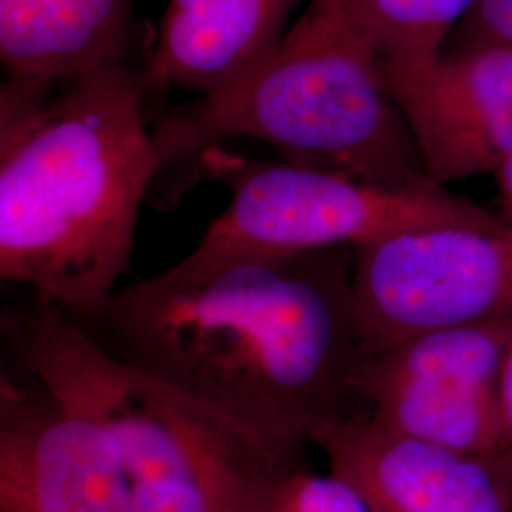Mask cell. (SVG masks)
<instances>
[{
  "label": "cell",
  "instance_id": "6da1fadb",
  "mask_svg": "<svg viewBox=\"0 0 512 512\" xmlns=\"http://www.w3.org/2000/svg\"><path fill=\"white\" fill-rule=\"evenodd\" d=\"M82 325L294 465L317 425L359 410L353 380L366 353L348 247L184 256Z\"/></svg>",
  "mask_w": 512,
  "mask_h": 512
},
{
  "label": "cell",
  "instance_id": "7a4b0ae2",
  "mask_svg": "<svg viewBox=\"0 0 512 512\" xmlns=\"http://www.w3.org/2000/svg\"><path fill=\"white\" fill-rule=\"evenodd\" d=\"M128 65L0 92V279L92 323L133 255L162 158Z\"/></svg>",
  "mask_w": 512,
  "mask_h": 512
},
{
  "label": "cell",
  "instance_id": "3957f363",
  "mask_svg": "<svg viewBox=\"0 0 512 512\" xmlns=\"http://www.w3.org/2000/svg\"><path fill=\"white\" fill-rule=\"evenodd\" d=\"M19 365L109 437L135 512H260L300 469L245 427L105 348L67 311L35 298L6 317Z\"/></svg>",
  "mask_w": 512,
  "mask_h": 512
},
{
  "label": "cell",
  "instance_id": "277c9868",
  "mask_svg": "<svg viewBox=\"0 0 512 512\" xmlns=\"http://www.w3.org/2000/svg\"><path fill=\"white\" fill-rule=\"evenodd\" d=\"M152 135L162 169L249 137L287 164L393 186L433 183L348 0H311L253 73L200 97Z\"/></svg>",
  "mask_w": 512,
  "mask_h": 512
},
{
  "label": "cell",
  "instance_id": "5b68a950",
  "mask_svg": "<svg viewBox=\"0 0 512 512\" xmlns=\"http://www.w3.org/2000/svg\"><path fill=\"white\" fill-rule=\"evenodd\" d=\"M198 164L232 190L224 213L186 256L198 262L241 253L357 249L414 228L503 220L435 183H374L287 162L241 160L219 147Z\"/></svg>",
  "mask_w": 512,
  "mask_h": 512
},
{
  "label": "cell",
  "instance_id": "8992f818",
  "mask_svg": "<svg viewBox=\"0 0 512 512\" xmlns=\"http://www.w3.org/2000/svg\"><path fill=\"white\" fill-rule=\"evenodd\" d=\"M365 357L433 330L512 313V228L437 224L353 249Z\"/></svg>",
  "mask_w": 512,
  "mask_h": 512
},
{
  "label": "cell",
  "instance_id": "52a82bcc",
  "mask_svg": "<svg viewBox=\"0 0 512 512\" xmlns=\"http://www.w3.org/2000/svg\"><path fill=\"white\" fill-rule=\"evenodd\" d=\"M29 380L0 382V512H135L105 431Z\"/></svg>",
  "mask_w": 512,
  "mask_h": 512
},
{
  "label": "cell",
  "instance_id": "ba28073f",
  "mask_svg": "<svg viewBox=\"0 0 512 512\" xmlns=\"http://www.w3.org/2000/svg\"><path fill=\"white\" fill-rule=\"evenodd\" d=\"M374 512H512V469L385 429L363 410L323 421L310 435Z\"/></svg>",
  "mask_w": 512,
  "mask_h": 512
},
{
  "label": "cell",
  "instance_id": "9c48e42d",
  "mask_svg": "<svg viewBox=\"0 0 512 512\" xmlns=\"http://www.w3.org/2000/svg\"><path fill=\"white\" fill-rule=\"evenodd\" d=\"M429 181L494 175L512 160V46H448L420 76L389 90Z\"/></svg>",
  "mask_w": 512,
  "mask_h": 512
},
{
  "label": "cell",
  "instance_id": "30bf717a",
  "mask_svg": "<svg viewBox=\"0 0 512 512\" xmlns=\"http://www.w3.org/2000/svg\"><path fill=\"white\" fill-rule=\"evenodd\" d=\"M300 0H169L145 86L207 97L253 73L279 48Z\"/></svg>",
  "mask_w": 512,
  "mask_h": 512
},
{
  "label": "cell",
  "instance_id": "8fae6325",
  "mask_svg": "<svg viewBox=\"0 0 512 512\" xmlns=\"http://www.w3.org/2000/svg\"><path fill=\"white\" fill-rule=\"evenodd\" d=\"M135 0H0L6 82L57 86L126 65Z\"/></svg>",
  "mask_w": 512,
  "mask_h": 512
},
{
  "label": "cell",
  "instance_id": "7c38bea8",
  "mask_svg": "<svg viewBox=\"0 0 512 512\" xmlns=\"http://www.w3.org/2000/svg\"><path fill=\"white\" fill-rule=\"evenodd\" d=\"M353 395L359 410L404 437L478 456L505 454L497 387L357 378Z\"/></svg>",
  "mask_w": 512,
  "mask_h": 512
},
{
  "label": "cell",
  "instance_id": "4fadbf2b",
  "mask_svg": "<svg viewBox=\"0 0 512 512\" xmlns=\"http://www.w3.org/2000/svg\"><path fill=\"white\" fill-rule=\"evenodd\" d=\"M478 0H348L380 61L387 92L429 69Z\"/></svg>",
  "mask_w": 512,
  "mask_h": 512
},
{
  "label": "cell",
  "instance_id": "5bb4252c",
  "mask_svg": "<svg viewBox=\"0 0 512 512\" xmlns=\"http://www.w3.org/2000/svg\"><path fill=\"white\" fill-rule=\"evenodd\" d=\"M260 512L374 511L346 480L332 473L321 476L294 469L275 482Z\"/></svg>",
  "mask_w": 512,
  "mask_h": 512
},
{
  "label": "cell",
  "instance_id": "9a60e30c",
  "mask_svg": "<svg viewBox=\"0 0 512 512\" xmlns=\"http://www.w3.org/2000/svg\"><path fill=\"white\" fill-rule=\"evenodd\" d=\"M507 44L512 46V0H478L448 46Z\"/></svg>",
  "mask_w": 512,
  "mask_h": 512
},
{
  "label": "cell",
  "instance_id": "2e32d148",
  "mask_svg": "<svg viewBox=\"0 0 512 512\" xmlns=\"http://www.w3.org/2000/svg\"><path fill=\"white\" fill-rule=\"evenodd\" d=\"M497 397H499L503 433H505L503 459L509 463V467L512 469V336L505 359H503V366H501L499 382H497Z\"/></svg>",
  "mask_w": 512,
  "mask_h": 512
},
{
  "label": "cell",
  "instance_id": "e0dca14e",
  "mask_svg": "<svg viewBox=\"0 0 512 512\" xmlns=\"http://www.w3.org/2000/svg\"><path fill=\"white\" fill-rule=\"evenodd\" d=\"M494 179L497 184V192H499L501 209H503L501 219L505 220L512 228V160L495 171Z\"/></svg>",
  "mask_w": 512,
  "mask_h": 512
}]
</instances>
